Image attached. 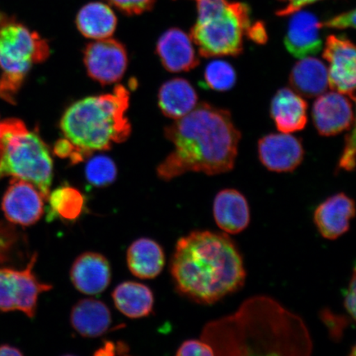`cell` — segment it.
<instances>
[{"label":"cell","instance_id":"obj_1","mask_svg":"<svg viewBox=\"0 0 356 356\" xmlns=\"http://www.w3.org/2000/svg\"><path fill=\"white\" fill-rule=\"evenodd\" d=\"M200 339L216 355L307 356L313 351L302 319L266 296L250 298L234 314L207 323Z\"/></svg>","mask_w":356,"mask_h":356},{"label":"cell","instance_id":"obj_2","mask_svg":"<svg viewBox=\"0 0 356 356\" xmlns=\"http://www.w3.org/2000/svg\"><path fill=\"white\" fill-rule=\"evenodd\" d=\"M165 136L175 149L157 172L170 181L189 172L213 176L233 170L241 132L229 111L202 102L166 127Z\"/></svg>","mask_w":356,"mask_h":356},{"label":"cell","instance_id":"obj_3","mask_svg":"<svg viewBox=\"0 0 356 356\" xmlns=\"http://www.w3.org/2000/svg\"><path fill=\"white\" fill-rule=\"evenodd\" d=\"M170 270L177 291L204 305L238 291L247 277L241 253L229 234L208 230L178 240Z\"/></svg>","mask_w":356,"mask_h":356},{"label":"cell","instance_id":"obj_4","mask_svg":"<svg viewBox=\"0 0 356 356\" xmlns=\"http://www.w3.org/2000/svg\"><path fill=\"white\" fill-rule=\"evenodd\" d=\"M130 93L122 86L113 93L75 102L62 115L60 127L69 145L71 163H78L95 151L108 150L131 135L126 113Z\"/></svg>","mask_w":356,"mask_h":356},{"label":"cell","instance_id":"obj_5","mask_svg":"<svg viewBox=\"0 0 356 356\" xmlns=\"http://www.w3.org/2000/svg\"><path fill=\"white\" fill-rule=\"evenodd\" d=\"M12 176L30 182L47 200L51 193L53 161L38 133L19 119L0 122V180Z\"/></svg>","mask_w":356,"mask_h":356},{"label":"cell","instance_id":"obj_6","mask_svg":"<svg viewBox=\"0 0 356 356\" xmlns=\"http://www.w3.org/2000/svg\"><path fill=\"white\" fill-rule=\"evenodd\" d=\"M38 33L15 21L0 19V99L15 104L17 93L35 64L50 56Z\"/></svg>","mask_w":356,"mask_h":356},{"label":"cell","instance_id":"obj_7","mask_svg":"<svg viewBox=\"0 0 356 356\" xmlns=\"http://www.w3.org/2000/svg\"><path fill=\"white\" fill-rule=\"evenodd\" d=\"M250 25L247 4L229 3L221 15L195 22L189 35L202 57L238 56L242 54L243 35Z\"/></svg>","mask_w":356,"mask_h":356},{"label":"cell","instance_id":"obj_8","mask_svg":"<svg viewBox=\"0 0 356 356\" xmlns=\"http://www.w3.org/2000/svg\"><path fill=\"white\" fill-rule=\"evenodd\" d=\"M37 258L35 253L24 270L0 268V310H19L34 318L38 297L52 289L51 284L41 282L35 277L33 268Z\"/></svg>","mask_w":356,"mask_h":356},{"label":"cell","instance_id":"obj_9","mask_svg":"<svg viewBox=\"0 0 356 356\" xmlns=\"http://www.w3.org/2000/svg\"><path fill=\"white\" fill-rule=\"evenodd\" d=\"M323 57L328 62V86L355 99L356 52L350 40L338 35H328Z\"/></svg>","mask_w":356,"mask_h":356},{"label":"cell","instance_id":"obj_10","mask_svg":"<svg viewBox=\"0 0 356 356\" xmlns=\"http://www.w3.org/2000/svg\"><path fill=\"white\" fill-rule=\"evenodd\" d=\"M83 61L89 76L106 86L123 77L127 68L128 56L121 42L106 38L88 44Z\"/></svg>","mask_w":356,"mask_h":356},{"label":"cell","instance_id":"obj_11","mask_svg":"<svg viewBox=\"0 0 356 356\" xmlns=\"http://www.w3.org/2000/svg\"><path fill=\"white\" fill-rule=\"evenodd\" d=\"M44 197L29 181L13 177L2 200V210L13 224L30 226L41 219Z\"/></svg>","mask_w":356,"mask_h":356},{"label":"cell","instance_id":"obj_12","mask_svg":"<svg viewBox=\"0 0 356 356\" xmlns=\"http://www.w3.org/2000/svg\"><path fill=\"white\" fill-rule=\"evenodd\" d=\"M258 154L268 170L289 172L300 165L305 149L301 140L291 134H270L258 142Z\"/></svg>","mask_w":356,"mask_h":356},{"label":"cell","instance_id":"obj_13","mask_svg":"<svg viewBox=\"0 0 356 356\" xmlns=\"http://www.w3.org/2000/svg\"><path fill=\"white\" fill-rule=\"evenodd\" d=\"M313 120L320 135H338L349 130L355 124L353 104L349 97L342 93L324 92L314 102Z\"/></svg>","mask_w":356,"mask_h":356},{"label":"cell","instance_id":"obj_14","mask_svg":"<svg viewBox=\"0 0 356 356\" xmlns=\"http://www.w3.org/2000/svg\"><path fill=\"white\" fill-rule=\"evenodd\" d=\"M355 216V204L345 193H337L325 200L316 209L314 220L324 238L336 240L348 232L350 220Z\"/></svg>","mask_w":356,"mask_h":356},{"label":"cell","instance_id":"obj_15","mask_svg":"<svg viewBox=\"0 0 356 356\" xmlns=\"http://www.w3.org/2000/svg\"><path fill=\"white\" fill-rule=\"evenodd\" d=\"M291 15L284 41L287 51L299 59L317 55L323 46L321 22L310 12L300 10Z\"/></svg>","mask_w":356,"mask_h":356},{"label":"cell","instance_id":"obj_16","mask_svg":"<svg viewBox=\"0 0 356 356\" xmlns=\"http://www.w3.org/2000/svg\"><path fill=\"white\" fill-rule=\"evenodd\" d=\"M111 278L109 261L99 253L88 252L77 257L70 270L74 286L84 295L95 296L108 287Z\"/></svg>","mask_w":356,"mask_h":356},{"label":"cell","instance_id":"obj_17","mask_svg":"<svg viewBox=\"0 0 356 356\" xmlns=\"http://www.w3.org/2000/svg\"><path fill=\"white\" fill-rule=\"evenodd\" d=\"M157 53L169 72H186L199 65L200 60L189 35L178 29L164 33L157 44Z\"/></svg>","mask_w":356,"mask_h":356},{"label":"cell","instance_id":"obj_18","mask_svg":"<svg viewBox=\"0 0 356 356\" xmlns=\"http://www.w3.org/2000/svg\"><path fill=\"white\" fill-rule=\"evenodd\" d=\"M213 213L219 228L228 234H238L250 222V209L246 197L234 189H225L213 200Z\"/></svg>","mask_w":356,"mask_h":356},{"label":"cell","instance_id":"obj_19","mask_svg":"<svg viewBox=\"0 0 356 356\" xmlns=\"http://www.w3.org/2000/svg\"><path fill=\"white\" fill-rule=\"evenodd\" d=\"M307 110V102L292 88H280L271 101V118L282 133L302 131L308 122Z\"/></svg>","mask_w":356,"mask_h":356},{"label":"cell","instance_id":"obj_20","mask_svg":"<svg viewBox=\"0 0 356 356\" xmlns=\"http://www.w3.org/2000/svg\"><path fill=\"white\" fill-rule=\"evenodd\" d=\"M70 323L80 336L96 338L108 332L113 321L110 309L104 302L84 299L73 307Z\"/></svg>","mask_w":356,"mask_h":356},{"label":"cell","instance_id":"obj_21","mask_svg":"<svg viewBox=\"0 0 356 356\" xmlns=\"http://www.w3.org/2000/svg\"><path fill=\"white\" fill-rule=\"evenodd\" d=\"M289 84L302 97L311 99L322 95L329 87L327 66L314 56L302 58L293 67Z\"/></svg>","mask_w":356,"mask_h":356},{"label":"cell","instance_id":"obj_22","mask_svg":"<svg viewBox=\"0 0 356 356\" xmlns=\"http://www.w3.org/2000/svg\"><path fill=\"white\" fill-rule=\"evenodd\" d=\"M127 265L136 277L150 280L162 273L165 264L163 248L154 240L142 238L136 240L128 248Z\"/></svg>","mask_w":356,"mask_h":356},{"label":"cell","instance_id":"obj_23","mask_svg":"<svg viewBox=\"0 0 356 356\" xmlns=\"http://www.w3.org/2000/svg\"><path fill=\"white\" fill-rule=\"evenodd\" d=\"M197 92L188 80L176 78L164 83L159 92V106L167 118L178 120L197 106Z\"/></svg>","mask_w":356,"mask_h":356},{"label":"cell","instance_id":"obj_24","mask_svg":"<svg viewBox=\"0 0 356 356\" xmlns=\"http://www.w3.org/2000/svg\"><path fill=\"white\" fill-rule=\"evenodd\" d=\"M113 299L117 309L130 318L146 317L154 309V293L141 283L126 282L120 284L114 289Z\"/></svg>","mask_w":356,"mask_h":356},{"label":"cell","instance_id":"obj_25","mask_svg":"<svg viewBox=\"0 0 356 356\" xmlns=\"http://www.w3.org/2000/svg\"><path fill=\"white\" fill-rule=\"evenodd\" d=\"M76 24L84 37L93 40L109 38L117 28V17L105 3H88L79 10Z\"/></svg>","mask_w":356,"mask_h":356},{"label":"cell","instance_id":"obj_26","mask_svg":"<svg viewBox=\"0 0 356 356\" xmlns=\"http://www.w3.org/2000/svg\"><path fill=\"white\" fill-rule=\"evenodd\" d=\"M48 218L73 222L82 215L86 209V197L76 188L63 186L49 194Z\"/></svg>","mask_w":356,"mask_h":356},{"label":"cell","instance_id":"obj_27","mask_svg":"<svg viewBox=\"0 0 356 356\" xmlns=\"http://www.w3.org/2000/svg\"><path fill=\"white\" fill-rule=\"evenodd\" d=\"M206 86L218 92L230 90L237 81L234 67L224 60H213L204 70Z\"/></svg>","mask_w":356,"mask_h":356},{"label":"cell","instance_id":"obj_28","mask_svg":"<svg viewBox=\"0 0 356 356\" xmlns=\"http://www.w3.org/2000/svg\"><path fill=\"white\" fill-rule=\"evenodd\" d=\"M89 184L97 188H104L113 184L118 175V168L113 160L105 155H97L88 160L86 168Z\"/></svg>","mask_w":356,"mask_h":356},{"label":"cell","instance_id":"obj_29","mask_svg":"<svg viewBox=\"0 0 356 356\" xmlns=\"http://www.w3.org/2000/svg\"><path fill=\"white\" fill-rule=\"evenodd\" d=\"M197 3V22H203L222 15L229 6L228 0H194Z\"/></svg>","mask_w":356,"mask_h":356},{"label":"cell","instance_id":"obj_30","mask_svg":"<svg viewBox=\"0 0 356 356\" xmlns=\"http://www.w3.org/2000/svg\"><path fill=\"white\" fill-rule=\"evenodd\" d=\"M321 318L332 339L336 341H340L343 337L345 329L348 327L350 319L344 316L334 314L327 309L322 311Z\"/></svg>","mask_w":356,"mask_h":356},{"label":"cell","instance_id":"obj_31","mask_svg":"<svg viewBox=\"0 0 356 356\" xmlns=\"http://www.w3.org/2000/svg\"><path fill=\"white\" fill-rule=\"evenodd\" d=\"M346 136L343 153H342L338 169H343L346 172L353 171L355 166V124Z\"/></svg>","mask_w":356,"mask_h":356},{"label":"cell","instance_id":"obj_32","mask_svg":"<svg viewBox=\"0 0 356 356\" xmlns=\"http://www.w3.org/2000/svg\"><path fill=\"white\" fill-rule=\"evenodd\" d=\"M177 356H213L216 355L211 346L207 341L200 340H188L177 349Z\"/></svg>","mask_w":356,"mask_h":356},{"label":"cell","instance_id":"obj_33","mask_svg":"<svg viewBox=\"0 0 356 356\" xmlns=\"http://www.w3.org/2000/svg\"><path fill=\"white\" fill-rule=\"evenodd\" d=\"M108 1L127 15H140L150 10L155 0H108Z\"/></svg>","mask_w":356,"mask_h":356},{"label":"cell","instance_id":"obj_34","mask_svg":"<svg viewBox=\"0 0 356 356\" xmlns=\"http://www.w3.org/2000/svg\"><path fill=\"white\" fill-rule=\"evenodd\" d=\"M322 28L332 29H346L355 28V10L341 13L327 22H322Z\"/></svg>","mask_w":356,"mask_h":356},{"label":"cell","instance_id":"obj_35","mask_svg":"<svg viewBox=\"0 0 356 356\" xmlns=\"http://www.w3.org/2000/svg\"><path fill=\"white\" fill-rule=\"evenodd\" d=\"M284 7L277 12L278 16H289L302 10V7L319 1V0H278Z\"/></svg>","mask_w":356,"mask_h":356},{"label":"cell","instance_id":"obj_36","mask_svg":"<svg viewBox=\"0 0 356 356\" xmlns=\"http://www.w3.org/2000/svg\"><path fill=\"white\" fill-rule=\"evenodd\" d=\"M245 33L248 39L257 44H264L268 40L265 24L262 22H257L249 26Z\"/></svg>","mask_w":356,"mask_h":356},{"label":"cell","instance_id":"obj_37","mask_svg":"<svg viewBox=\"0 0 356 356\" xmlns=\"http://www.w3.org/2000/svg\"><path fill=\"white\" fill-rule=\"evenodd\" d=\"M355 270L354 268L353 277H351L344 299L345 309L347 313H348L349 317H350L354 322L355 320Z\"/></svg>","mask_w":356,"mask_h":356},{"label":"cell","instance_id":"obj_38","mask_svg":"<svg viewBox=\"0 0 356 356\" xmlns=\"http://www.w3.org/2000/svg\"><path fill=\"white\" fill-rule=\"evenodd\" d=\"M19 356L22 355L21 350L19 349L16 348V347H13L8 345L0 346V356Z\"/></svg>","mask_w":356,"mask_h":356}]
</instances>
